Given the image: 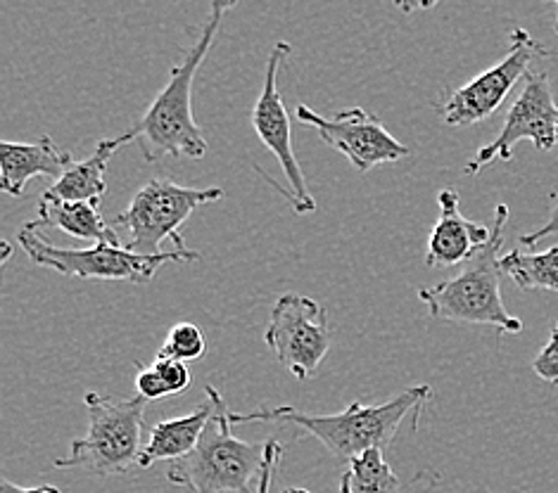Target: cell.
Here are the masks:
<instances>
[{"label": "cell", "mask_w": 558, "mask_h": 493, "mask_svg": "<svg viewBox=\"0 0 558 493\" xmlns=\"http://www.w3.org/2000/svg\"><path fill=\"white\" fill-rule=\"evenodd\" d=\"M233 5V0H211L201 38L185 50L179 64L171 66L167 86L157 93L141 122L124 133L129 143H138L145 162H159L167 157L203 159L207 155L209 145L193 116V82L201 64L209 56L223 15Z\"/></svg>", "instance_id": "6da1fadb"}, {"label": "cell", "mask_w": 558, "mask_h": 493, "mask_svg": "<svg viewBox=\"0 0 558 493\" xmlns=\"http://www.w3.org/2000/svg\"><path fill=\"white\" fill-rule=\"evenodd\" d=\"M433 396L430 384L409 386L397 396L388 398L385 404L364 406L362 402H352L348 408L336 412V416H312V412L298 410L292 406H278L271 410H255V412H233V424L245 422H288L316 436L330 456L352 460L362 456L366 451H383L388 448L397 430L411 412H421L423 404Z\"/></svg>", "instance_id": "7a4b0ae2"}, {"label": "cell", "mask_w": 558, "mask_h": 493, "mask_svg": "<svg viewBox=\"0 0 558 493\" xmlns=\"http://www.w3.org/2000/svg\"><path fill=\"white\" fill-rule=\"evenodd\" d=\"M509 207L499 205L495 219H492L489 245L463 263V271L457 278L418 289V299L435 321L489 325L501 332H511V335L523 330L521 318L511 316L501 299L499 249L504 247Z\"/></svg>", "instance_id": "3957f363"}, {"label": "cell", "mask_w": 558, "mask_h": 493, "mask_svg": "<svg viewBox=\"0 0 558 493\" xmlns=\"http://www.w3.org/2000/svg\"><path fill=\"white\" fill-rule=\"evenodd\" d=\"M205 396L215 404L207 430L193 453L177 460L167 470L171 484L189 489L191 493H257L252 491V479H257L267 463L269 442H241L231 434V416L226 398L217 386L207 384Z\"/></svg>", "instance_id": "277c9868"}, {"label": "cell", "mask_w": 558, "mask_h": 493, "mask_svg": "<svg viewBox=\"0 0 558 493\" xmlns=\"http://www.w3.org/2000/svg\"><path fill=\"white\" fill-rule=\"evenodd\" d=\"M88 430L72 442L68 456L52 460L60 470L82 468L96 474H124L141 460L145 406L141 396L117 398L88 392Z\"/></svg>", "instance_id": "5b68a950"}, {"label": "cell", "mask_w": 558, "mask_h": 493, "mask_svg": "<svg viewBox=\"0 0 558 493\" xmlns=\"http://www.w3.org/2000/svg\"><path fill=\"white\" fill-rule=\"evenodd\" d=\"M22 251L36 266L52 269L62 275L78 280H129L136 285H148L157 271L167 263L197 261L201 255L191 249L165 251L157 257H141L126 245H93L88 249L56 247L38 233L34 223H26L17 233Z\"/></svg>", "instance_id": "8992f818"}, {"label": "cell", "mask_w": 558, "mask_h": 493, "mask_svg": "<svg viewBox=\"0 0 558 493\" xmlns=\"http://www.w3.org/2000/svg\"><path fill=\"white\" fill-rule=\"evenodd\" d=\"M221 188H185L174 181L153 178L131 199V205L114 217V225L131 233L126 249L141 257L165 255L162 243L174 239L177 249H189L183 243L181 225L195 209L223 199Z\"/></svg>", "instance_id": "52a82bcc"}, {"label": "cell", "mask_w": 558, "mask_h": 493, "mask_svg": "<svg viewBox=\"0 0 558 493\" xmlns=\"http://www.w3.org/2000/svg\"><path fill=\"white\" fill-rule=\"evenodd\" d=\"M264 342L298 380L312 378L330 349L328 309L312 297L286 292L274 304Z\"/></svg>", "instance_id": "ba28073f"}, {"label": "cell", "mask_w": 558, "mask_h": 493, "mask_svg": "<svg viewBox=\"0 0 558 493\" xmlns=\"http://www.w3.org/2000/svg\"><path fill=\"white\" fill-rule=\"evenodd\" d=\"M521 140H530L542 152H549L558 145V104L547 72H530L525 76V86L504 119L499 136L477 150L463 171L475 176L497 159L509 162Z\"/></svg>", "instance_id": "9c48e42d"}, {"label": "cell", "mask_w": 558, "mask_h": 493, "mask_svg": "<svg viewBox=\"0 0 558 493\" xmlns=\"http://www.w3.org/2000/svg\"><path fill=\"white\" fill-rule=\"evenodd\" d=\"M509 38L507 56L483 74H477L473 82L451 93L442 108L447 126H471L485 122L501 108L511 88L530 74V62L549 56V50L525 29H513Z\"/></svg>", "instance_id": "30bf717a"}, {"label": "cell", "mask_w": 558, "mask_h": 493, "mask_svg": "<svg viewBox=\"0 0 558 493\" xmlns=\"http://www.w3.org/2000/svg\"><path fill=\"white\" fill-rule=\"evenodd\" d=\"M290 52V44H274L267 62V72H264V86L259 93V100L255 102V110H252L250 122L257 133V138L267 145L271 155L278 159V164H281L290 185L288 199L292 207H295L298 214H312V211H316V202L307 188V181H304V171L300 169L295 150H292L290 116L283 104L281 88H278V72H281V64L286 62Z\"/></svg>", "instance_id": "8fae6325"}, {"label": "cell", "mask_w": 558, "mask_h": 493, "mask_svg": "<svg viewBox=\"0 0 558 493\" xmlns=\"http://www.w3.org/2000/svg\"><path fill=\"white\" fill-rule=\"evenodd\" d=\"M298 119L302 124L316 128L318 138L328 148L348 157L359 173H368L378 164L400 162V159L411 155L407 145L397 140L374 114L362 108L344 110L326 119L324 114H316L310 104L300 102Z\"/></svg>", "instance_id": "7c38bea8"}, {"label": "cell", "mask_w": 558, "mask_h": 493, "mask_svg": "<svg viewBox=\"0 0 558 493\" xmlns=\"http://www.w3.org/2000/svg\"><path fill=\"white\" fill-rule=\"evenodd\" d=\"M437 205H440V221L435 223L428 237V251H425V263L430 269L466 263L489 245L492 223H473L463 217L457 188L440 190Z\"/></svg>", "instance_id": "4fadbf2b"}, {"label": "cell", "mask_w": 558, "mask_h": 493, "mask_svg": "<svg viewBox=\"0 0 558 493\" xmlns=\"http://www.w3.org/2000/svg\"><path fill=\"white\" fill-rule=\"evenodd\" d=\"M72 152L58 148L50 136L38 143H0V188L17 197L36 176L62 178L74 167Z\"/></svg>", "instance_id": "5bb4252c"}, {"label": "cell", "mask_w": 558, "mask_h": 493, "mask_svg": "<svg viewBox=\"0 0 558 493\" xmlns=\"http://www.w3.org/2000/svg\"><path fill=\"white\" fill-rule=\"evenodd\" d=\"M211 416H215V404H211V398L207 396V402L203 406H197L191 416L157 422L150 430L148 444L141 451L138 468H150V465L165 460L177 463L189 456V453H193L195 446L201 444Z\"/></svg>", "instance_id": "9a60e30c"}, {"label": "cell", "mask_w": 558, "mask_h": 493, "mask_svg": "<svg viewBox=\"0 0 558 493\" xmlns=\"http://www.w3.org/2000/svg\"><path fill=\"white\" fill-rule=\"evenodd\" d=\"M129 143L126 136L100 140L96 152H93L84 162H76L60 181H56L44 193L50 199H60V202H86L98 205L108 193V183H105V171H108L110 159L119 148Z\"/></svg>", "instance_id": "2e32d148"}, {"label": "cell", "mask_w": 558, "mask_h": 493, "mask_svg": "<svg viewBox=\"0 0 558 493\" xmlns=\"http://www.w3.org/2000/svg\"><path fill=\"white\" fill-rule=\"evenodd\" d=\"M36 229H58L78 239H90L96 245H122L119 233L110 229L100 217L98 205L86 202H60L41 195L38 199Z\"/></svg>", "instance_id": "e0dca14e"}, {"label": "cell", "mask_w": 558, "mask_h": 493, "mask_svg": "<svg viewBox=\"0 0 558 493\" xmlns=\"http://www.w3.org/2000/svg\"><path fill=\"white\" fill-rule=\"evenodd\" d=\"M501 273H507L521 289H549L558 292V247L547 251L513 249L499 259Z\"/></svg>", "instance_id": "ac0fdd59"}, {"label": "cell", "mask_w": 558, "mask_h": 493, "mask_svg": "<svg viewBox=\"0 0 558 493\" xmlns=\"http://www.w3.org/2000/svg\"><path fill=\"white\" fill-rule=\"evenodd\" d=\"M400 477L383 458V451H366L348 463L340 493H400Z\"/></svg>", "instance_id": "d6986e66"}, {"label": "cell", "mask_w": 558, "mask_h": 493, "mask_svg": "<svg viewBox=\"0 0 558 493\" xmlns=\"http://www.w3.org/2000/svg\"><path fill=\"white\" fill-rule=\"evenodd\" d=\"M205 354V335L193 323H177L167 332V340L157 356L174 358V361H197Z\"/></svg>", "instance_id": "ffe728a7"}, {"label": "cell", "mask_w": 558, "mask_h": 493, "mask_svg": "<svg viewBox=\"0 0 558 493\" xmlns=\"http://www.w3.org/2000/svg\"><path fill=\"white\" fill-rule=\"evenodd\" d=\"M150 366L157 370L159 380L165 382V386L169 390V396L185 392L193 382V372H191L189 363H183V361H174V358L157 356Z\"/></svg>", "instance_id": "44dd1931"}, {"label": "cell", "mask_w": 558, "mask_h": 493, "mask_svg": "<svg viewBox=\"0 0 558 493\" xmlns=\"http://www.w3.org/2000/svg\"><path fill=\"white\" fill-rule=\"evenodd\" d=\"M533 370L539 380L549 382V384H558V318H556L547 344H544V349L535 356Z\"/></svg>", "instance_id": "7402d4cb"}, {"label": "cell", "mask_w": 558, "mask_h": 493, "mask_svg": "<svg viewBox=\"0 0 558 493\" xmlns=\"http://www.w3.org/2000/svg\"><path fill=\"white\" fill-rule=\"evenodd\" d=\"M136 392L143 398V402H159V398H167L169 390L165 382L159 380L157 370L153 366H138L136 372Z\"/></svg>", "instance_id": "603a6c76"}, {"label": "cell", "mask_w": 558, "mask_h": 493, "mask_svg": "<svg viewBox=\"0 0 558 493\" xmlns=\"http://www.w3.org/2000/svg\"><path fill=\"white\" fill-rule=\"evenodd\" d=\"M283 458V446L276 442V439H269V448H267V463H264V470L259 474L257 482V493H271V482H274V472L278 468V463Z\"/></svg>", "instance_id": "cb8c5ba5"}, {"label": "cell", "mask_w": 558, "mask_h": 493, "mask_svg": "<svg viewBox=\"0 0 558 493\" xmlns=\"http://www.w3.org/2000/svg\"><path fill=\"white\" fill-rule=\"evenodd\" d=\"M551 235H558V193L554 195V207L549 211V219L544 221L539 229H535L533 233H525L521 235V245L523 247H535L539 239L544 237H551Z\"/></svg>", "instance_id": "d4e9b609"}, {"label": "cell", "mask_w": 558, "mask_h": 493, "mask_svg": "<svg viewBox=\"0 0 558 493\" xmlns=\"http://www.w3.org/2000/svg\"><path fill=\"white\" fill-rule=\"evenodd\" d=\"M0 493H62V491H60L58 486H50V484L26 489V486H17V484H12L10 479H3V482H0Z\"/></svg>", "instance_id": "484cf974"}, {"label": "cell", "mask_w": 558, "mask_h": 493, "mask_svg": "<svg viewBox=\"0 0 558 493\" xmlns=\"http://www.w3.org/2000/svg\"><path fill=\"white\" fill-rule=\"evenodd\" d=\"M281 493H312V491H307V489H286Z\"/></svg>", "instance_id": "4316f807"}, {"label": "cell", "mask_w": 558, "mask_h": 493, "mask_svg": "<svg viewBox=\"0 0 558 493\" xmlns=\"http://www.w3.org/2000/svg\"><path fill=\"white\" fill-rule=\"evenodd\" d=\"M556 34H558V8H556Z\"/></svg>", "instance_id": "83f0119b"}]
</instances>
